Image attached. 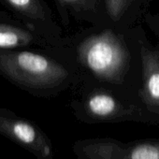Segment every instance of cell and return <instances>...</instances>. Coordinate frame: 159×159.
Instances as JSON below:
<instances>
[{"label": "cell", "mask_w": 159, "mask_h": 159, "mask_svg": "<svg viewBox=\"0 0 159 159\" xmlns=\"http://www.w3.org/2000/svg\"><path fill=\"white\" fill-rule=\"evenodd\" d=\"M143 20L148 28L159 40V13L147 12L144 15Z\"/></svg>", "instance_id": "10"}, {"label": "cell", "mask_w": 159, "mask_h": 159, "mask_svg": "<svg viewBox=\"0 0 159 159\" xmlns=\"http://www.w3.org/2000/svg\"><path fill=\"white\" fill-rule=\"evenodd\" d=\"M10 9L23 17L30 20L34 25L49 27L52 32H55L54 23L51 14L40 0H1Z\"/></svg>", "instance_id": "5"}, {"label": "cell", "mask_w": 159, "mask_h": 159, "mask_svg": "<svg viewBox=\"0 0 159 159\" xmlns=\"http://www.w3.org/2000/svg\"><path fill=\"white\" fill-rule=\"evenodd\" d=\"M128 159H159V139H144L129 149Z\"/></svg>", "instance_id": "8"}, {"label": "cell", "mask_w": 159, "mask_h": 159, "mask_svg": "<svg viewBox=\"0 0 159 159\" xmlns=\"http://www.w3.org/2000/svg\"><path fill=\"white\" fill-rule=\"evenodd\" d=\"M60 4L80 19L93 21L99 16L103 0H58Z\"/></svg>", "instance_id": "7"}, {"label": "cell", "mask_w": 159, "mask_h": 159, "mask_svg": "<svg viewBox=\"0 0 159 159\" xmlns=\"http://www.w3.org/2000/svg\"><path fill=\"white\" fill-rule=\"evenodd\" d=\"M152 0H103L106 16L119 28L131 27L147 13Z\"/></svg>", "instance_id": "4"}, {"label": "cell", "mask_w": 159, "mask_h": 159, "mask_svg": "<svg viewBox=\"0 0 159 159\" xmlns=\"http://www.w3.org/2000/svg\"><path fill=\"white\" fill-rule=\"evenodd\" d=\"M38 38L28 30L11 25L0 24V49L8 50L34 44Z\"/></svg>", "instance_id": "6"}, {"label": "cell", "mask_w": 159, "mask_h": 159, "mask_svg": "<svg viewBox=\"0 0 159 159\" xmlns=\"http://www.w3.org/2000/svg\"><path fill=\"white\" fill-rule=\"evenodd\" d=\"M13 132L24 142H31L35 139V130L34 128L25 123H16L13 126Z\"/></svg>", "instance_id": "9"}, {"label": "cell", "mask_w": 159, "mask_h": 159, "mask_svg": "<svg viewBox=\"0 0 159 159\" xmlns=\"http://www.w3.org/2000/svg\"><path fill=\"white\" fill-rule=\"evenodd\" d=\"M144 32L141 25L102 30L81 43L79 60L101 83L136 97Z\"/></svg>", "instance_id": "1"}, {"label": "cell", "mask_w": 159, "mask_h": 159, "mask_svg": "<svg viewBox=\"0 0 159 159\" xmlns=\"http://www.w3.org/2000/svg\"><path fill=\"white\" fill-rule=\"evenodd\" d=\"M140 82L136 93L140 123L159 125V44L142 35L140 44Z\"/></svg>", "instance_id": "3"}, {"label": "cell", "mask_w": 159, "mask_h": 159, "mask_svg": "<svg viewBox=\"0 0 159 159\" xmlns=\"http://www.w3.org/2000/svg\"><path fill=\"white\" fill-rule=\"evenodd\" d=\"M0 73L31 89H51L67 84L68 71L54 60L33 52L0 50Z\"/></svg>", "instance_id": "2"}]
</instances>
